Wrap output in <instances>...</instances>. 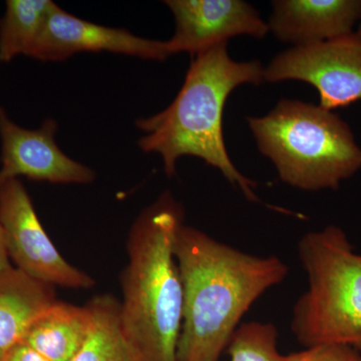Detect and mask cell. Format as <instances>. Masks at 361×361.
<instances>
[{
  "mask_svg": "<svg viewBox=\"0 0 361 361\" xmlns=\"http://www.w3.org/2000/svg\"><path fill=\"white\" fill-rule=\"evenodd\" d=\"M355 32L357 33V35H361V20L360 23H358L357 30H355Z\"/></svg>",
  "mask_w": 361,
  "mask_h": 361,
  "instance_id": "ffe728a7",
  "label": "cell"
},
{
  "mask_svg": "<svg viewBox=\"0 0 361 361\" xmlns=\"http://www.w3.org/2000/svg\"><path fill=\"white\" fill-rule=\"evenodd\" d=\"M4 361H49L37 353L35 349L30 348V345L21 341L20 343L16 344V346L8 353Z\"/></svg>",
  "mask_w": 361,
  "mask_h": 361,
  "instance_id": "ac0fdd59",
  "label": "cell"
},
{
  "mask_svg": "<svg viewBox=\"0 0 361 361\" xmlns=\"http://www.w3.org/2000/svg\"><path fill=\"white\" fill-rule=\"evenodd\" d=\"M183 210L166 192L135 220L123 273L120 322L142 361H176L183 286L174 255Z\"/></svg>",
  "mask_w": 361,
  "mask_h": 361,
  "instance_id": "3957f363",
  "label": "cell"
},
{
  "mask_svg": "<svg viewBox=\"0 0 361 361\" xmlns=\"http://www.w3.org/2000/svg\"><path fill=\"white\" fill-rule=\"evenodd\" d=\"M165 4L175 18L174 35L165 42L170 56L187 52L193 59L232 37L264 39L269 32L258 11L242 0H168Z\"/></svg>",
  "mask_w": 361,
  "mask_h": 361,
  "instance_id": "9c48e42d",
  "label": "cell"
},
{
  "mask_svg": "<svg viewBox=\"0 0 361 361\" xmlns=\"http://www.w3.org/2000/svg\"><path fill=\"white\" fill-rule=\"evenodd\" d=\"M269 32L278 39L303 47L355 32L361 0H276Z\"/></svg>",
  "mask_w": 361,
  "mask_h": 361,
  "instance_id": "8fae6325",
  "label": "cell"
},
{
  "mask_svg": "<svg viewBox=\"0 0 361 361\" xmlns=\"http://www.w3.org/2000/svg\"><path fill=\"white\" fill-rule=\"evenodd\" d=\"M284 361H361V355L349 346L324 344L285 355Z\"/></svg>",
  "mask_w": 361,
  "mask_h": 361,
  "instance_id": "e0dca14e",
  "label": "cell"
},
{
  "mask_svg": "<svg viewBox=\"0 0 361 361\" xmlns=\"http://www.w3.org/2000/svg\"><path fill=\"white\" fill-rule=\"evenodd\" d=\"M102 51L157 61L170 56L165 42L82 20L54 4L30 58L61 61L82 52Z\"/></svg>",
  "mask_w": 361,
  "mask_h": 361,
  "instance_id": "30bf717a",
  "label": "cell"
},
{
  "mask_svg": "<svg viewBox=\"0 0 361 361\" xmlns=\"http://www.w3.org/2000/svg\"><path fill=\"white\" fill-rule=\"evenodd\" d=\"M13 266L11 265V259L7 253L6 239H4V229L0 224V272L11 269Z\"/></svg>",
  "mask_w": 361,
  "mask_h": 361,
  "instance_id": "d6986e66",
  "label": "cell"
},
{
  "mask_svg": "<svg viewBox=\"0 0 361 361\" xmlns=\"http://www.w3.org/2000/svg\"><path fill=\"white\" fill-rule=\"evenodd\" d=\"M174 255L183 286L176 361H218L242 318L288 267L277 256H256L182 224Z\"/></svg>",
  "mask_w": 361,
  "mask_h": 361,
  "instance_id": "6da1fadb",
  "label": "cell"
},
{
  "mask_svg": "<svg viewBox=\"0 0 361 361\" xmlns=\"http://www.w3.org/2000/svg\"><path fill=\"white\" fill-rule=\"evenodd\" d=\"M230 361H284L278 349L276 326L270 322L240 324L227 346Z\"/></svg>",
  "mask_w": 361,
  "mask_h": 361,
  "instance_id": "2e32d148",
  "label": "cell"
},
{
  "mask_svg": "<svg viewBox=\"0 0 361 361\" xmlns=\"http://www.w3.org/2000/svg\"><path fill=\"white\" fill-rule=\"evenodd\" d=\"M54 301V287L14 267L0 272V361L23 341L35 317Z\"/></svg>",
  "mask_w": 361,
  "mask_h": 361,
  "instance_id": "7c38bea8",
  "label": "cell"
},
{
  "mask_svg": "<svg viewBox=\"0 0 361 361\" xmlns=\"http://www.w3.org/2000/svg\"><path fill=\"white\" fill-rule=\"evenodd\" d=\"M92 322L85 345L71 361H142L123 334L120 302L115 297L99 295L87 303Z\"/></svg>",
  "mask_w": 361,
  "mask_h": 361,
  "instance_id": "5bb4252c",
  "label": "cell"
},
{
  "mask_svg": "<svg viewBox=\"0 0 361 361\" xmlns=\"http://www.w3.org/2000/svg\"><path fill=\"white\" fill-rule=\"evenodd\" d=\"M247 122L259 151L289 186L337 190L361 170V148L348 123L319 104L281 99L267 115Z\"/></svg>",
  "mask_w": 361,
  "mask_h": 361,
  "instance_id": "277c9868",
  "label": "cell"
},
{
  "mask_svg": "<svg viewBox=\"0 0 361 361\" xmlns=\"http://www.w3.org/2000/svg\"><path fill=\"white\" fill-rule=\"evenodd\" d=\"M54 6L51 0H7L0 18V63L30 56Z\"/></svg>",
  "mask_w": 361,
  "mask_h": 361,
  "instance_id": "9a60e30c",
  "label": "cell"
},
{
  "mask_svg": "<svg viewBox=\"0 0 361 361\" xmlns=\"http://www.w3.org/2000/svg\"><path fill=\"white\" fill-rule=\"evenodd\" d=\"M0 224L9 259L26 276L49 286L87 289L94 281L56 248L20 180L0 185Z\"/></svg>",
  "mask_w": 361,
  "mask_h": 361,
  "instance_id": "8992f818",
  "label": "cell"
},
{
  "mask_svg": "<svg viewBox=\"0 0 361 361\" xmlns=\"http://www.w3.org/2000/svg\"><path fill=\"white\" fill-rule=\"evenodd\" d=\"M298 256L308 288L293 307L294 336L305 348L337 344L361 355V254L329 225L304 235Z\"/></svg>",
  "mask_w": 361,
  "mask_h": 361,
  "instance_id": "5b68a950",
  "label": "cell"
},
{
  "mask_svg": "<svg viewBox=\"0 0 361 361\" xmlns=\"http://www.w3.org/2000/svg\"><path fill=\"white\" fill-rule=\"evenodd\" d=\"M301 80L314 87L319 106L334 111L361 101V35L293 47L264 68V80Z\"/></svg>",
  "mask_w": 361,
  "mask_h": 361,
  "instance_id": "52a82bcc",
  "label": "cell"
},
{
  "mask_svg": "<svg viewBox=\"0 0 361 361\" xmlns=\"http://www.w3.org/2000/svg\"><path fill=\"white\" fill-rule=\"evenodd\" d=\"M263 82L264 68L260 61H233L228 42L197 54L172 104L157 115L135 121V127L144 133L137 146L145 153L161 157L167 177L175 175L180 158L196 157L218 169L247 200L258 202L256 183L235 167L226 149L223 113L236 87Z\"/></svg>",
  "mask_w": 361,
  "mask_h": 361,
  "instance_id": "7a4b0ae2",
  "label": "cell"
},
{
  "mask_svg": "<svg viewBox=\"0 0 361 361\" xmlns=\"http://www.w3.org/2000/svg\"><path fill=\"white\" fill-rule=\"evenodd\" d=\"M92 322L87 304L56 300L35 317L23 341L49 361H71L85 345Z\"/></svg>",
  "mask_w": 361,
  "mask_h": 361,
  "instance_id": "4fadbf2b",
  "label": "cell"
},
{
  "mask_svg": "<svg viewBox=\"0 0 361 361\" xmlns=\"http://www.w3.org/2000/svg\"><path fill=\"white\" fill-rule=\"evenodd\" d=\"M58 123L47 118L37 130L13 122L0 106V185L25 177L52 184H90L94 170L66 155L56 141Z\"/></svg>",
  "mask_w": 361,
  "mask_h": 361,
  "instance_id": "ba28073f",
  "label": "cell"
}]
</instances>
